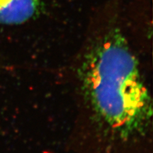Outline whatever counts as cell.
Masks as SVG:
<instances>
[{
	"label": "cell",
	"mask_w": 153,
	"mask_h": 153,
	"mask_svg": "<svg viewBox=\"0 0 153 153\" xmlns=\"http://www.w3.org/2000/svg\"><path fill=\"white\" fill-rule=\"evenodd\" d=\"M85 62L84 85L97 116L120 136L145 131L152 118V99L122 34L107 33Z\"/></svg>",
	"instance_id": "6da1fadb"
},
{
	"label": "cell",
	"mask_w": 153,
	"mask_h": 153,
	"mask_svg": "<svg viewBox=\"0 0 153 153\" xmlns=\"http://www.w3.org/2000/svg\"><path fill=\"white\" fill-rule=\"evenodd\" d=\"M42 0H0V25H19L38 15Z\"/></svg>",
	"instance_id": "7a4b0ae2"
}]
</instances>
